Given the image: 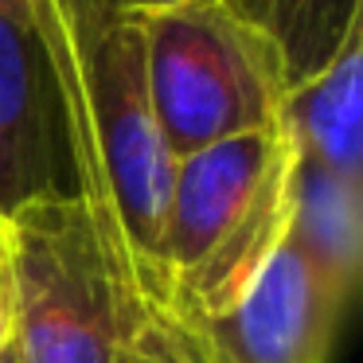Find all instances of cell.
Wrapping results in <instances>:
<instances>
[{
	"label": "cell",
	"mask_w": 363,
	"mask_h": 363,
	"mask_svg": "<svg viewBox=\"0 0 363 363\" xmlns=\"http://www.w3.org/2000/svg\"><path fill=\"white\" fill-rule=\"evenodd\" d=\"M59 133L106 274L133 324L168 301L164 227L176 160L149 102L137 12L118 0H32Z\"/></svg>",
	"instance_id": "cell-1"
},
{
	"label": "cell",
	"mask_w": 363,
	"mask_h": 363,
	"mask_svg": "<svg viewBox=\"0 0 363 363\" xmlns=\"http://www.w3.org/2000/svg\"><path fill=\"white\" fill-rule=\"evenodd\" d=\"M297 145L262 129L176 160L164 227V308L184 324L227 313L289 235Z\"/></svg>",
	"instance_id": "cell-2"
},
{
	"label": "cell",
	"mask_w": 363,
	"mask_h": 363,
	"mask_svg": "<svg viewBox=\"0 0 363 363\" xmlns=\"http://www.w3.org/2000/svg\"><path fill=\"white\" fill-rule=\"evenodd\" d=\"M137 20L152 118L172 160L281 125L289 98L281 59L223 0L137 12Z\"/></svg>",
	"instance_id": "cell-3"
},
{
	"label": "cell",
	"mask_w": 363,
	"mask_h": 363,
	"mask_svg": "<svg viewBox=\"0 0 363 363\" xmlns=\"http://www.w3.org/2000/svg\"><path fill=\"white\" fill-rule=\"evenodd\" d=\"M16 363H129L133 316L71 191L9 207Z\"/></svg>",
	"instance_id": "cell-4"
},
{
	"label": "cell",
	"mask_w": 363,
	"mask_h": 363,
	"mask_svg": "<svg viewBox=\"0 0 363 363\" xmlns=\"http://www.w3.org/2000/svg\"><path fill=\"white\" fill-rule=\"evenodd\" d=\"M347 301L285 235L250 289L203 324H188L211 363H324Z\"/></svg>",
	"instance_id": "cell-5"
},
{
	"label": "cell",
	"mask_w": 363,
	"mask_h": 363,
	"mask_svg": "<svg viewBox=\"0 0 363 363\" xmlns=\"http://www.w3.org/2000/svg\"><path fill=\"white\" fill-rule=\"evenodd\" d=\"M43 86L48 67L32 9H0V207L43 191L28 168L43 129Z\"/></svg>",
	"instance_id": "cell-6"
},
{
	"label": "cell",
	"mask_w": 363,
	"mask_h": 363,
	"mask_svg": "<svg viewBox=\"0 0 363 363\" xmlns=\"http://www.w3.org/2000/svg\"><path fill=\"white\" fill-rule=\"evenodd\" d=\"M359 67H363V32L340 48V55L289 90L281 125L289 129L301 157L320 168L363 180V129H359Z\"/></svg>",
	"instance_id": "cell-7"
},
{
	"label": "cell",
	"mask_w": 363,
	"mask_h": 363,
	"mask_svg": "<svg viewBox=\"0 0 363 363\" xmlns=\"http://www.w3.org/2000/svg\"><path fill=\"white\" fill-rule=\"evenodd\" d=\"M289 238L324 274V281L352 301L363 258V180L328 172L297 152Z\"/></svg>",
	"instance_id": "cell-8"
},
{
	"label": "cell",
	"mask_w": 363,
	"mask_h": 363,
	"mask_svg": "<svg viewBox=\"0 0 363 363\" xmlns=\"http://www.w3.org/2000/svg\"><path fill=\"white\" fill-rule=\"evenodd\" d=\"M238 20L274 43L289 90L320 74L355 32H363V0H223Z\"/></svg>",
	"instance_id": "cell-9"
},
{
	"label": "cell",
	"mask_w": 363,
	"mask_h": 363,
	"mask_svg": "<svg viewBox=\"0 0 363 363\" xmlns=\"http://www.w3.org/2000/svg\"><path fill=\"white\" fill-rule=\"evenodd\" d=\"M129 363H211L196 332L168 308L145 313L129 336Z\"/></svg>",
	"instance_id": "cell-10"
},
{
	"label": "cell",
	"mask_w": 363,
	"mask_h": 363,
	"mask_svg": "<svg viewBox=\"0 0 363 363\" xmlns=\"http://www.w3.org/2000/svg\"><path fill=\"white\" fill-rule=\"evenodd\" d=\"M12 344V238L9 207H0V355Z\"/></svg>",
	"instance_id": "cell-11"
},
{
	"label": "cell",
	"mask_w": 363,
	"mask_h": 363,
	"mask_svg": "<svg viewBox=\"0 0 363 363\" xmlns=\"http://www.w3.org/2000/svg\"><path fill=\"white\" fill-rule=\"evenodd\" d=\"M129 12H160V9H176V4H191V0H118Z\"/></svg>",
	"instance_id": "cell-12"
},
{
	"label": "cell",
	"mask_w": 363,
	"mask_h": 363,
	"mask_svg": "<svg viewBox=\"0 0 363 363\" xmlns=\"http://www.w3.org/2000/svg\"><path fill=\"white\" fill-rule=\"evenodd\" d=\"M0 9H32V0H0Z\"/></svg>",
	"instance_id": "cell-13"
},
{
	"label": "cell",
	"mask_w": 363,
	"mask_h": 363,
	"mask_svg": "<svg viewBox=\"0 0 363 363\" xmlns=\"http://www.w3.org/2000/svg\"><path fill=\"white\" fill-rule=\"evenodd\" d=\"M0 363H16V352H12V344L4 347V355H0Z\"/></svg>",
	"instance_id": "cell-14"
}]
</instances>
